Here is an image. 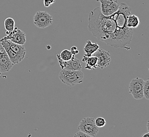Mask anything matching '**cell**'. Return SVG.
<instances>
[{"label":"cell","mask_w":149,"mask_h":137,"mask_svg":"<svg viewBox=\"0 0 149 137\" xmlns=\"http://www.w3.org/2000/svg\"><path fill=\"white\" fill-rule=\"evenodd\" d=\"M140 19L136 15H129L126 18V26L130 29H135L138 28L140 25Z\"/></svg>","instance_id":"obj_14"},{"label":"cell","mask_w":149,"mask_h":137,"mask_svg":"<svg viewBox=\"0 0 149 137\" xmlns=\"http://www.w3.org/2000/svg\"><path fill=\"white\" fill-rule=\"evenodd\" d=\"M73 137H93L92 136H91L90 135H88V134H85V133H84L83 132L80 131H79L77 132H76L74 134V136H73Z\"/></svg>","instance_id":"obj_20"},{"label":"cell","mask_w":149,"mask_h":137,"mask_svg":"<svg viewBox=\"0 0 149 137\" xmlns=\"http://www.w3.org/2000/svg\"><path fill=\"white\" fill-rule=\"evenodd\" d=\"M0 41L8 46L9 48L15 54H17L22 61L24 59L26 54V50L24 46L13 43L9 40H0Z\"/></svg>","instance_id":"obj_9"},{"label":"cell","mask_w":149,"mask_h":137,"mask_svg":"<svg viewBox=\"0 0 149 137\" xmlns=\"http://www.w3.org/2000/svg\"><path fill=\"white\" fill-rule=\"evenodd\" d=\"M100 4V11L102 15L108 17L118 11L120 4L118 0H97Z\"/></svg>","instance_id":"obj_6"},{"label":"cell","mask_w":149,"mask_h":137,"mask_svg":"<svg viewBox=\"0 0 149 137\" xmlns=\"http://www.w3.org/2000/svg\"><path fill=\"white\" fill-rule=\"evenodd\" d=\"M1 77V72H0V77Z\"/></svg>","instance_id":"obj_26"},{"label":"cell","mask_w":149,"mask_h":137,"mask_svg":"<svg viewBox=\"0 0 149 137\" xmlns=\"http://www.w3.org/2000/svg\"><path fill=\"white\" fill-rule=\"evenodd\" d=\"M95 123L98 128H102L106 125V121L104 118L98 117L95 119Z\"/></svg>","instance_id":"obj_18"},{"label":"cell","mask_w":149,"mask_h":137,"mask_svg":"<svg viewBox=\"0 0 149 137\" xmlns=\"http://www.w3.org/2000/svg\"><path fill=\"white\" fill-rule=\"evenodd\" d=\"M131 9L120 3L118 11L110 16L102 15L100 7L90 12L88 27L89 31L98 40L115 48H125L131 42L133 30L126 26V18L131 14Z\"/></svg>","instance_id":"obj_1"},{"label":"cell","mask_w":149,"mask_h":137,"mask_svg":"<svg viewBox=\"0 0 149 137\" xmlns=\"http://www.w3.org/2000/svg\"><path fill=\"white\" fill-rule=\"evenodd\" d=\"M65 69L72 71H81L82 65L80 63V61L74 57L72 60L67 61V65Z\"/></svg>","instance_id":"obj_13"},{"label":"cell","mask_w":149,"mask_h":137,"mask_svg":"<svg viewBox=\"0 0 149 137\" xmlns=\"http://www.w3.org/2000/svg\"><path fill=\"white\" fill-rule=\"evenodd\" d=\"M6 36L2 38L1 40H9L13 43L23 46L26 42V34L22 30L15 27V29L8 33Z\"/></svg>","instance_id":"obj_7"},{"label":"cell","mask_w":149,"mask_h":137,"mask_svg":"<svg viewBox=\"0 0 149 137\" xmlns=\"http://www.w3.org/2000/svg\"><path fill=\"white\" fill-rule=\"evenodd\" d=\"M4 26L6 30V34L12 31L15 28V21L14 19L12 17L6 18L4 22Z\"/></svg>","instance_id":"obj_15"},{"label":"cell","mask_w":149,"mask_h":137,"mask_svg":"<svg viewBox=\"0 0 149 137\" xmlns=\"http://www.w3.org/2000/svg\"><path fill=\"white\" fill-rule=\"evenodd\" d=\"M144 81L143 79L136 77L130 82L129 86V93L136 100H140L143 98V88Z\"/></svg>","instance_id":"obj_5"},{"label":"cell","mask_w":149,"mask_h":137,"mask_svg":"<svg viewBox=\"0 0 149 137\" xmlns=\"http://www.w3.org/2000/svg\"><path fill=\"white\" fill-rule=\"evenodd\" d=\"M57 58L58 62V63H59V66H60V68H61L62 70L65 69V67H66V65H67V61H65L61 60V59H60L59 54L57 55Z\"/></svg>","instance_id":"obj_19"},{"label":"cell","mask_w":149,"mask_h":137,"mask_svg":"<svg viewBox=\"0 0 149 137\" xmlns=\"http://www.w3.org/2000/svg\"><path fill=\"white\" fill-rule=\"evenodd\" d=\"M53 17L46 11H38L36 13L33 21L35 26L39 29H45L53 23Z\"/></svg>","instance_id":"obj_4"},{"label":"cell","mask_w":149,"mask_h":137,"mask_svg":"<svg viewBox=\"0 0 149 137\" xmlns=\"http://www.w3.org/2000/svg\"><path fill=\"white\" fill-rule=\"evenodd\" d=\"M149 137V132H147L144 133V134L142 136V137Z\"/></svg>","instance_id":"obj_24"},{"label":"cell","mask_w":149,"mask_h":137,"mask_svg":"<svg viewBox=\"0 0 149 137\" xmlns=\"http://www.w3.org/2000/svg\"><path fill=\"white\" fill-rule=\"evenodd\" d=\"M99 46H100L97 43H93L91 40L86 41L85 45L84 47L85 54L88 57L92 56L99 49Z\"/></svg>","instance_id":"obj_12"},{"label":"cell","mask_w":149,"mask_h":137,"mask_svg":"<svg viewBox=\"0 0 149 137\" xmlns=\"http://www.w3.org/2000/svg\"><path fill=\"white\" fill-rule=\"evenodd\" d=\"M55 0H43V5L45 7L48 8L53 3H55Z\"/></svg>","instance_id":"obj_21"},{"label":"cell","mask_w":149,"mask_h":137,"mask_svg":"<svg viewBox=\"0 0 149 137\" xmlns=\"http://www.w3.org/2000/svg\"><path fill=\"white\" fill-rule=\"evenodd\" d=\"M6 54H7V53L6 52L5 49L3 48V46H2L1 44L0 43V58Z\"/></svg>","instance_id":"obj_23"},{"label":"cell","mask_w":149,"mask_h":137,"mask_svg":"<svg viewBox=\"0 0 149 137\" xmlns=\"http://www.w3.org/2000/svg\"><path fill=\"white\" fill-rule=\"evenodd\" d=\"M60 59L65 61H68L75 57L74 55L72 54V52L69 50L65 49L61 52L59 54Z\"/></svg>","instance_id":"obj_16"},{"label":"cell","mask_w":149,"mask_h":137,"mask_svg":"<svg viewBox=\"0 0 149 137\" xmlns=\"http://www.w3.org/2000/svg\"><path fill=\"white\" fill-rule=\"evenodd\" d=\"M70 52H72V54L74 55L79 53V50H78L76 46H72L70 48Z\"/></svg>","instance_id":"obj_22"},{"label":"cell","mask_w":149,"mask_h":137,"mask_svg":"<svg viewBox=\"0 0 149 137\" xmlns=\"http://www.w3.org/2000/svg\"><path fill=\"white\" fill-rule=\"evenodd\" d=\"M13 66L8 54H5L0 58V72H8L11 70Z\"/></svg>","instance_id":"obj_10"},{"label":"cell","mask_w":149,"mask_h":137,"mask_svg":"<svg viewBox=\"0 0 149 137\" xmlns=\"http://www.w3.org/2000/svg\"><path fill=\"white\" fill-rule=\"evenodd\" d=\"M78 128L80 131L90 135L92 137H95L99 132V129L95 123L94 118H84L80 121Z\"/></svg>","instance_id":"obj_3"},{"label":"cell","mask_w":149,"mask_h":137,"mask_svg":"<svg viewBox=\"0 0 149 137\" xmlns=\"http://www.w3.org/2000/svg\"><path fill=\"white\" fill-rule=\"evenodd\" d=\"M93 55L97 57L98 68L103 69L109 66L111 61V56L109 51L102 49H98Z\"/></svg>","instance_id":"obj_8"},{"label":"cell","mask_w":149,"mask_h":137,"mask_svg":"<svg viewBox=\"0 0 149 137\" xmlns=\"http://www.w3.org/2000/svg\"><path fill=\"white\" fill-rule=\"evenodd\" d=\"M149 121H148V122H147V123H146V128H147V130H148V132H149Z\"/></svg>","instance_id":"obj_25"},{"label":"cell","mask_w":149,"mask_h":137,"mask_svg":"<svg viewBox=\"0 0 149 137\" xmlns=\"http://www.w3.org/2000/svg\"><path fill=\"white\" fill-rule=\"evenodd\" d=\"M143 97L146 100H149V79H148L144 82L143 88Z\"/></svg>","instance_id":"obj_17"},{"label":"cell","mask_w":149,"mask_h":137,"mask_svg":"<svg viewBox=\"0 0 149 137\" xmlns=\"http://www.w3.org/2000/svg\"><path fill=\"white\" fill-rule=\"evenodd\" d=\"M82 62L86 63L85 68L87 70H92L98 68L97 57L94 55L88 57L85 54H84Z\"/></svg>","instance_id":"obj_11"},{"label":"cell","mask_w":149,"mask_h":137,"mask_svg":"<svg viewBox=\"0 0 149 137\" xmlns=\"http://www.w3.org/2000/svg\"><path fill=\"white\" fill-rule=\"evenodd\" d=\"M84 73L81 71H72L63 69L59 74L60 81L68 86H74L83 82Z\"/></svg>","instance_id":"obj_2"}]
</instances>
